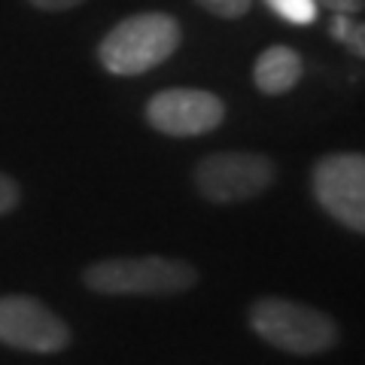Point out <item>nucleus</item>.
<instances>
[{
  "label": "nucleus",
  "mask_w": 365,
  "mask_h": 365,
  "mask_svg": "<svg viewBox=\"0 0 365 365\" xmlns=\"http://www.w3.org/2000/svg\"><path fill=\"white\" fill-rule=\"evenodd\" d=\"M16 204H19V182L13 177L0 174V216L16 210Z\"/></svg>",
  "instance_id": "f8f14e48"
},
{
  "label": "nucleus",
  "mask_w": 365,
  "mask_h": 365,
  "mask_svg": "<svg viewBox=\"0 0 365 365\" xmlns=\"http://www.w3.org/2000/svg\"><path fill=\"white\" fill-rule=\"evenodd\" d=\"M0 344L28 353H61L71 329L34 295H0Z\"/></svg>",
  "instance_id": "423d86ee"
},
{
  "label": "nucleus",
  "mask_w": 365,
  "mask_h": 365,
  "mask_svg": "<svg viewBox=\"0 0 365 365\" xmlns=\"http://www.w3.org/2000/svg\"><path fill=\"white\" fill-rule=\"evenodd\" d=\"M277 180L265 153H210L195 165V189L213 204H241L262 195Z\"/></svg>",
  "instance_id": "20e7f679"
},
{
  "label": "nucleus",
  "mask_w": 365,
  "mask_h": 365,
  "mask_svg": "<svg viewBox=\"0 0 365 365\" xmlns=\"http://www.w3.org/2000/svg\"><path fill=\"white\" fill-rule=\"evenodd\" d=\"M332 37L365 58V21H353L350 13H335V19H332Z\"/></svg>",
  "instance_id": "9d476101"
},
{
  "label": "nucleus",
  "mask_w": 365,
  "mask_h": 365,
  "mask_svg": "<svg viewBox=\"0 0 365 365\" xmlns=\"http://www.w3.org/2000/svg\"><path fill=\"white\" fill-rule=\"evenodd\" d=\"M274 16H280L289 25H314L319 6L314 0H265Z\"/></svg>",
  "instance_id": "1a4fd4ad"
},
{
  "label": "nucleus",
  "mask_w": 365,
  "mask_h": 365,
  "mask_svg": "<svg viewBox=\"0 0 365 365\" xmlns=\"http://www.w3.org/2000/svg\"><path fill=\"white\" fill-rule=\"evenodd\" d=\"M314 4L332 9V13H350V16L365 9V0H314Z\"/></svg>",
  "instance_id": "ddd939ff"
},
{
  "label": "nucleus",
  "mask_w": 365,
  "mask_h": 365,
  "mask_svg": "<svg viewBox=\"0 0 365 365\" xmlns=\"http://www.w3.org/2000/svg\"><path fill=\"white\" fill-rule=\"evenodd\" d=\"M195 4L204 6L213 16H220V19H241L250 13L253 0H195Z\"/></svg>",
  "instance_id": "9b49d317"
},
{
  "label": "nucleus",
  "mask_w": 365,
  "mask_h": 365,
  "mask_svg": "<svg viewBox=\"0 0 365 365\" xmlns=\"http://www.w3.org/2000/svg\"><path fill=\"white\" fill-rule=\"evenodd\" d=\"M314 198L332 220L365 235V155L332 153L314 165Z\"/></svg>",
  "instance_id": "39448f33"
},
{
  "label": "nucleus",
  "mask_w": 365,
  "mask_h": 365,
  "mask_svg": "<svg viewBox=\"0 0 365 365\" xmlns=\"http://www.w3.org/2000/svg\"><path fill=\"white\" fill-rule=\"evenodd\" d=\"M37 9H46V13H64V9H73L86 0H31Z\"/></svg>",
  "instance_id": "4468645a"
},
{
  "label": "nucleus",
  "mask_w": 365,
  "mask_h": 365,
  "mask_svg": "<svg viewBox=\"0 0 365 365\" xmlns=\"http://www.w3.org/2000/svg\"><path fill=\"white\" fill-rule=\"evenodd\" d=\"M302 55L289 46H271L253 64V83L262 95H287L302 79Z\"/></svg>",
  "instance_id": "6e6552de"
},
{
  "label": "nucleus",
  "mask_w": 365,
  "mask_h": 365,
  "mask_svg": "<svg viewBox=\"0 0 365 365\" xmlns=\"http://www.w3.org/2000/svg\"><path fill=\"white\" fill-rule=\"evenodd\" d=\"M225 104L204 88H165L146 104V122L168 137H198L220 128Z\"/></svg>",
  "instance_id": "0eeeda50"
},
{
  "label": "nucleus",
  "mask_w": 365,
  "mask_h": 365,
  "mask_svg": "<svg viewBox=\"0 0 365 365\" xmlns=\"http://www.w3.org/2000/svg\"><path fill=\"white\" fill-rule=\"evenodd\" d=\"M88 289L101 295H177L198 283V271L168 256H119L83 271Z\"/></svg>",
  "instance_id": "7ed1b4c3"
},
{
  "label": "nucleus",
  "mask_w": 365,
  "mask_h": 365,
  "mask_svg": "<svg viewBox=\"0 0 365 365\" xmlns=\"http://www.w3.org/2000/svg\"><path fill=\"white\" fill-rule=\"evenodd\" d=\"M247 319L262 341L292 356H319L338 344V323L332 317L280 295L256 299Z\"/></svg>",
  "instance_id": "f257e3e1"
},
{
  "label": "nucleus",
  "mask_w": 365,
  "mask_h": 365,
  "mask_svg": "<svg viewBox=\"0 0 365 365\" xmlns=\"http://www.w3.org/2000/svg\"><path fill=\"white\" fill-rule=\"evenodd\" d=\"M182 31L168 13H137L122 19L98 46V61L113 76H140L177 52Z\"/></svg>",
  "instance_id": "f03ea898"
}]
</instances>
